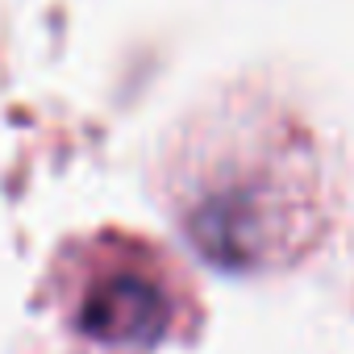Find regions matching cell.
<instances>
[{
	"mask_svg": "<svg viewBox=\"0 0 354 354\" xmlns=\"http://www.w3.org/2000/svg\"><path fill=\"white\" fill-rule=\"evenodd\" d=\"M196 150L188 230L217 263H263L288 242L300 217L304 150L296 125L283 117H225Z\"/></svg>",
	"mask_w": 354,
	"mask_h": 354,
	"instance_id": "obj_1",
	"label": "cell"
},
{
	"mask_svg": "<svg viewBox=\"0 0 354 354\" xmlns=\"http://www.w3.org/2000/svg\"><path fill=\"white\" fill-rule=\"evenodd\" d=\"M171 321V296L167 283L133 263L121 267H104L88 292H84V308H80V325L100 337V342H154L167 333Z\"/></svg>",
	"mask_w": 354,
	"mask_h": 354,
	"instance_id": "obj_2",
	"label": "cell"
}]
</instances>
